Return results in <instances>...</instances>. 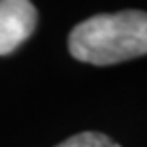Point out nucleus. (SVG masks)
I'll return each mask as SVG.
<instances>
[{"mask_svg":"<svg viewBox=\"0 0 147 147\" xmlns=\"http://www.w3.org/2000/svg\"><path fill=\"white\" fill-rule=\"evenodd\" d=\"M67 48L76 60L94 66L147 55V13L128 9L87 18L71 30Z\"/></svg>","mask_w":147,"mask_h":147,"instance_id":"f257e3e1","label":"nucleus"},{"mask_svg":"<svg viewBox=\"0 0 147 147\" xmlns=\"http://www.w3.org/2000/svg\"><path fill=\"white\" fill-rule=\"evenodd\" d=\"M37 11L28 0H0V55H9L32 36Z\"/></svg>","mask_w":147,"mask_h":147,"instance_id":"f03ea898","label":"nucleus"},{"mask_svg":"<svg viewBox=\"0 0 147 147\" xmlns=\"http://www.w3.org/2000/svg\"><path fill=\"white\" fill-rule=\"evenodd\" d=\"M55 147H121V145L103 133L83 131V133H76V135L69 136L67 140H64Z\"/></svg>","mask_w":147,"mask_h":147,"instance_id":"7ed1b4c3","label":"nucleus"}]
</instances>
